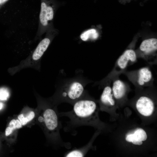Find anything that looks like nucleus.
Segmentation results:
<instances>
[{
    "label": "nucleus",
    "instance_id": "1",
    "mask_svg": "<svg viewBox=\"0 0 157 157\" xmlns=\"http://www.w3.org/2000/svg\"><path fill=\"white\" fill-rule=\"evenodd\" d=\"M72 109L68 112H62L60 116L69 118L66 130L80 126L93 125L98 120V107L96 101L88 93L76 101L72 105Z\"/></svg>",
    "mask_w": 157,
    "mask_h": 157
},
{
    "label": "nucleus",
    "instance_id": "2",
    "mask_svg": "<svg viewBox=\"0 0 157 157\" xmlns=\"http://www.w3.org/2000/svg\"><path fill=\"white\" fill-rule=\"evenodd\" d=\"M92 82L81 74L62 80L56 85V103H67L72 105L88 93L85 88Z\"/></svg>",
    "mask_w": 157,
    "mask_h": 157
},
{
    "label": "nucleus",
    "instance_id": "3",
    "mask_svg": "<svg viewBox=\"0 0 157 157\" xmlns=\"http://www.w3.org/2000/svg\"><path fill=\"white\" fill-rule=\"evenodd\" d=\"M58 32L54 28L47 31L44 38L40 41L30 55L22 60L18 65L9 69L10 74L13 75L21 70L27 68H33L40 71L42 57Z\"/></svg>",
    "mask_w": 157,
    "mask_h": 157
},
{
    "label": "nucleus",
    "instance_id": "4",
    "mask_svg": "<svg viewBox=\"0 0 157 157\" xmlns=\"http://www.w3.org/2000/svg\"><path fill=\"white\" fill-rule=\"evenodd\" d=\"M40 10L38 30L34 40L40 39L42 35L54 28L53 21L60 3L56 0H40Z\"/></svg>",
    "mask_w": 157,
    "mask_h": 157
},
{
    "label": "nucleus",
    "instance_id": "5",
    "mask_svg": "<svg viewBox=\"0 0 157 157\" xmlns=\"http://www.w3.org/2000/svg\"><path fill=\"white\" fill-rule=\"evenodd\" d=\"M137 56L134 50L132 49L126 50L117 60L111 72L104 78L95 83L96 85L101 86L107 81L111 82L112 79L123 74L127 67L137 61Z\"/></svg>",
    "mask_w": 157,
    "mask_h": 157
},
{
    "label": "nucleus",
    "instance_id": "6",
    "mask_svg": "<svg viewBox=\"0 0 157 157\" xmlns=\"http://www.w3.org/2000/svg\"><path fill=\"white\" fill-rule=\"evenodd\" d=\"M125 75L135 88H144L154 86V78L149 67L131 71H126Z\"/></svg>",
    "mask_w": 157,
    "mask_h": 157
},
{
    "label": "nucleus",
    "instance_id": "7",
    "mask_svg": "<svg viewBox=\"0 0 157 157\" xmlns=\"http://www.w3.org/2000/svg\"><path fill=\"white\" fill-rule=\"evenodd\" d=\"M58 114L53 109L50 108L45 109L43 114V116L40 117L39 121L44 122L47 130L50 131H54L59 137H60L59 130L62 128L58 120Z\"/></svg>",
    "mask_w": 157,
    "mask_h": 157
},
{
    "label": "nucleus",
    "instance_id": "8",
    "mask_svg": "<svg viewBox=\"0 0 157 157\" xmlns=\"http://www.w3.org/2000/svg\"><path fill=\"white\" fill-rule=\"evenodd\" d=\"M135 108L141 115L146 117L152 115L155 109V103L151 97L146 95H142L137 99L135 104Z\"/></svg>",
    "mask_w": 157,
    "mask_h": 157
},
{
    "label": "nucleus",
    "instance_id": "9",
    "mask_svg": "<svg viewBox=\"0 0 157 157\" xmlns=\"http://www.w3.org/2000/svg\"><path fill=\"white\" fill-rule=\"evenodd\" d=\"M111 83L112 92L115 101H121L124 99L130 90L129 84L121 80L119 76L113 78Z\"/></svg>",
    "mask_w": 157,
    "mask_h": 157
},
{
    "label": "nucleus",
    "instance_id": "10",
    "mask_svg": "<svg viewBox=\"0 0 157 157\" xmlns=\"http://www.w3.org/2000/svg\"><path fill=\"white\" fill-rule=\"evenodd\" d=\"M157 49V39L150 38L145 40L141 43L139 50L142 53L141 56L148 64L153 65L150 56L153 55Z\"/></svg>",
    "mask_w": 157,
    "mask_h": 157
},
{
    "label": "nucleus",
    "instance_id": "11",
    "mask_svg": "<svg viewBox=\"0 0 157 157\" xmlns=\"http://www.w3.org/2000/svg\"><path fill=\"white\" fill-rule=\"evenodd\" d=\"M111 83V82H107L101 87L104 88L99 101L101 108L113 106L116 104L112 92Z\"/></svg>",
    "mask_w": 157,
    "mask_h": 157
},
{
    "label": "nucleus",
    "instance_id": "12",
    "mask_svg": "<svg viewBox=\"0 0 157 157\" xmlns=\"http://www.w3.org/2000/svg\"><path fill=\"white\" fill-rule=\"evenodd\" d=\"M147 138L146 132L140 128H137L133 131L127 133L125 136L126 141L137 145H142V141H145Z\"/></svg>",
    "mask_w": 157,
    "mask_h": 157
},
{
    "label": "nucleus",
    "instance_id": "13",
    "mask_svg": "<svg viewBox=\"0 0 157 157\" xmlns=\"http://www.w3.org/2000/svg\"><path fill=\"white\" fill-rule=\"evenodd\" d=\"M99 33L95 28H91L83 32L80 35V39L83 41H88L97 39L99 37Z\"/></svg>",
    "mask_w": 157,
    "mask_h": 157
},
{
    "label": "nucleus",
    "instance_id": "14",
    "mask_svg": "<svg viewBox=\"0 0 157 157\" xmlns=\"http://www.w3.org/2000/svg\"><path fill=\"white\" fill-rule=\"evenodd\" d=\"M89 143L85 146L79 149H74L65 154L66 157H83L84 156L90 147Z\"/></svg>",
    "mask_w": 157,
    "mask_h": 157
},
{
    "label": "nucleus",
    "instance_id": "15",
    "mask_svg": "<svg viewBox=\"0 0 157 157\" xmlns=\"http://www.w3.org/2000/svg\"><path fill=\"white\" fill-rule=\"evenodd\" d=\"M22 125L18 120L13 119L10 122L9 126L7 127L5 130V135L8 136L13 131L22 127Z\"/></svg>",
    "mask_w": 157,
    "mask_h": 157
},
{
    "label": "nucleus",
    "instance_id": "16",
    "mask_svg": "<svg viewBox=\"0 0 157 157\" xmlns=\"http://www.w3.org/2000/svg\"><path fill=\"white\" fill-rule=\"evenodd\" d=\"M35 113L33 111H31L26 117H24L23 114H21L18 116V118L22 125H26L28 122L31 120L34 117Z\"/></svg>",
    "mask_w": 157,
    "mask_h": 157
},
{
    "label": "nucleus",
    "instance_id": "17",
    "mask_svg": "<svg viewBox=\"0 0 157 157\" xmlns=\"http://www.w3.org/2000/svg\"><path fill=\"white\" fill-rule=\"evenodd\" d=\"M10 93L8 89L6 88H0V100H6L9 98Z\"/></svg>",
    "mask_w": 157,
    "mask_h": 157
},
{
    "label": "nucleus",
    "instance_id": "18",
    "mask_svg": "<svg viewBox=\"0 0 157 157\" xmlns=\"http://www.w3.org/2000/svg\"><path fill=\"white\" fill-rule=\"evenodd\" d=\"M9 0H0V9Z\"/></svg>",
    "mask_w": 157,
    "mask_h": 157
},
{
    "label": "nucleus",
    "instance_id": "19",
    "mask_svg": "<svg viewBox=\"0 0 157 157\" xmlns=\"http://www.w3.org/2000/svg\"><path fill=\"white\" fill-rule=\"evenodd\" d=\"M3 104L1 103L0 102V110L3 108Z\"/></svg>",
    "mask_w": 157,
    "mask_h": 157
}]
</instances>
